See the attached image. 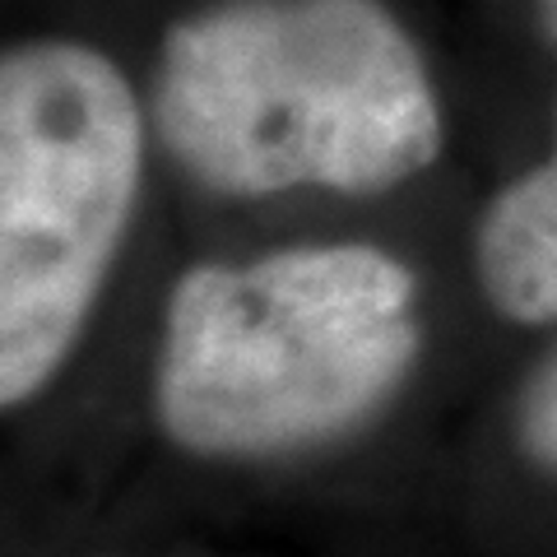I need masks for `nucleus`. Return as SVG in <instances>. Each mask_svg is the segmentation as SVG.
<instances>
[{
    "instance_id": "nucleus-3",
    "label": "nucleus",
    "mask_w": 557,
    "mask_h": 557,
    "mask_svg": "<svg viewBox=\"0 0 557 557\" xmlns=\"http://www.w3.org/2000/svg\"><path fill=\"white\" fill-rule=\"evenodd\" d=\"M145 112L75 38L0 47V409L65 368L131 233Z\"/></svg>"
},
{
    "instance_id": "nucleus-6",
    "label": "nucleus",
    "mask_w": 557,
    "mask_h": 557,
    "mask_svg": "<svg viewBox=\"0 0 557 557\" xmlns=\"http://www.w3.org/2000/svg\"><path fill=\"white\" fill-rule=\"evenodd\" d=\"M539 10V28H544V38L557 47V0H534Z\"/></svg>"
},
{
    "instance_id": "nucleus-4",
    "label": "nucleus",
    "mask_w": 557,
    "mask_h": 557,
    "mask_svg": "<svg viewBox=\"0 0 557 557\" xmlns=\"http://www.w3.org/2000/svg\"><path fill=\"white\" fill-rule=\"evenodd\" d=\"M474 270L507 321H557V149L487 200L474 228Z\"/></svg>"
},
{
    "instance_id": "nucleus-2",
    "label": "nucleus",
    "mask_w": 557,
    "mask_h": 557,
    "mask_svg": "<svg viewBox=\"0 0 557 557\" xmlns=\"http://www.w3.org/2000/svg\"><path fill=\"white\" fill-rule=\"evenodd\" d=\"M418 284L368 242L196 265L163 317L153 409L205 460H274L372 423L423 354Z\"/></svg>"
},
{
    "instance_id": "nucleus-5",
    "label": "nucleus",
    "mask_w": 557,
    "mask_h": 557,
    "mask_svg": "<svg viewBox=\"0 0 557 557\" xmlns=\"http://www.w3.org/2000/svg\"><path fill=\"white\" fill-rule=\"evenodd\" d=\"M516 437L525 446V456L557 474V348L530 372L516 399Z\"/></svg>"
},
{
    "instance_id": "nucleus-1",
    "label": "nucleus",
    "mask_w": 557,
    "mask_h": 557,
    "mask_svg": "<svg viewBox=\"0 0 557 557\" xmlns=\"http://www.w3.org/2000/svg\"><path fill=\"white\" fill-rule=\"evenodd\" d=\"M153 126L190 182L237 200L372 196L442 153L428 61L381 0H219L163 33Z\"/></svg>"
}]
</instances>
